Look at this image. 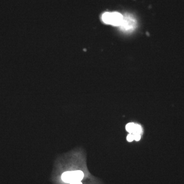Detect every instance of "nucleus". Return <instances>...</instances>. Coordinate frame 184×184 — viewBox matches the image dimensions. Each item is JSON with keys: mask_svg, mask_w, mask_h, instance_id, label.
<instances>
[{"mask_svg": "<svg viewBox=\"0 0 184 184\" xmlns=\"http://www.w3.org/2000/svg\"><path fill=\"white\" fill-rule=\"evenodd\" d=\"M137 25V22L134 16L132 14L126 13L123 15V20L119 28L123 32L131 33L135 30Z\"/></svg>", "mask_w": 184, "mask_h": 184, "instance_id": "obj_1", "label": "nucleus"}, {"mask_svg": "<svg viewBox=\"0 0 184 184\" xmlns=\"http://www.w3.org/2000/svg\"><path fill=\"white\" fill-rule=\"evenodd\" d=\"M123 18V15L118 12H106L102 14L101 19L104 23L115 26H120Z\"/></svg>", "mask_w": 184, "mask_h": 184, "instance_id": "obj_2", "label": "nucleus"}, {"mask_svg": "<svg viewBox=\"0 0 184 184\" xmlns=\"http://www.w3.org/2000/svg\"><path fill=\"white\" fill-rule=\"evenodd\" d=\"M84 177V174L81 170L65 172L61 175L62 180L64 182L69 184L81 182Z\"/></svg>", "mask_w": 184, "mask_h": 184, "instance_id": "obj_3", "label": "nucleus"}, {"mask_svg": "<svg viewBox=\"0 0 184 184\" xmlns=\"http://www.w3.org/2000/svg\"><path fill=\"white\" fill-rule=\"evenodd\" d=\"M135 124L134 123H129L126 126V129L130 134H132L134 129Z\"/></svg>", "mask_w": 184, "mask_h": 184, "instance_id": "obj_4", "label": "nucleus"}, {"mask_svg": "<svg viewBox=\"0 0 184 184\" xmlns=\"http://www.w3.org/2000/svg\"><path fill=\"white\" fill-rule=\"evenodd\" d=\"M142 132V128L141 126L138 124H135L134 129L132 132V134H141Z\"/></svg>", "mask_w": 184, "mask_h": 184, "instance_id": "obj_5", "label": "nucleus"}, {"mask_svg": "<svg viewBox=\"0 0 184 184\" xmlns=\"http://www.w3.org/2000/svg\"><path fill=\"white\" fill-rule=\"evenodd\" d=\"M127 141L132 142L134 140V136L132 134H129L127 136Z\"/></svg>", "mask_w": 184, "mask_h": 184, "instance_id": "obj_6", "label": "nucleus"}, {"mask_svg": "<svg viewBox=\"0 0 184 184\" xmlns=\"http://www.w3.org/2000/svg\"><path fill=\"white\" fill-rule=\"evenodd\" d=\"M134 140L136 141H139L141 139V134H134Z\"/></svg>", "mask_w": 184, "mask_h": 184, "instance_id": "obj_7", "label": "nucleus"}, {"mask_svg": "<svg viewBox=\"0 0 184 184\" xmlns=\"http://www.w3.org/2000/svg\"><path fill=\"white\" fill-rule=\"evenodd\" d=\"M70 184H82V183L81 182H77L72 183Z\"/></svg>", "mask_w": 184, "mask_h": 184, "instance_id": "obj_8", "label": "nucleus"}]
</instances>
